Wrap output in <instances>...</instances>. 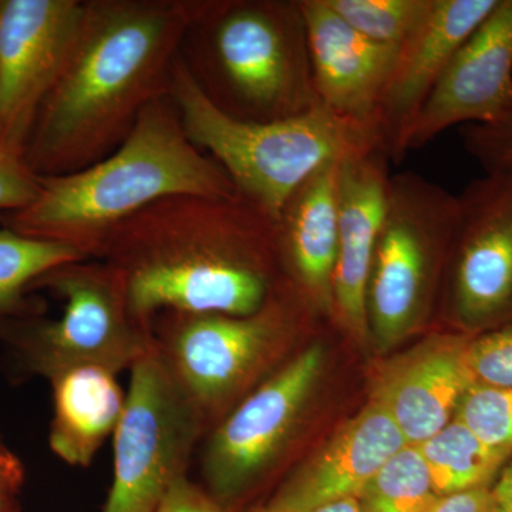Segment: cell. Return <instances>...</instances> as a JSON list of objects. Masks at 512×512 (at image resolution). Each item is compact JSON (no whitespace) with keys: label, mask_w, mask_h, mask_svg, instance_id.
Masks as SVG:
<instances>
[{"label":"cell","mask_w":512,"mask_h":512,"mask_svg":"<svg viewBox=\"0 0 512 512\" xmlns=\"http://www.w3.org/2000/svg\"><path fill=\"white\" fill-rule=\"evenodd\" d=\"M100 261L119 278L131 313L248 316L285 284L276 221L244 195H174L114 229Z\"/></svg>","instance_id":"cell-1"},{"label":"cell","mask_w":512,"mask_h":512,"mask_svg":"<svg viewBox=\"0 0 512 512\" xmlns=\"http://www.w3.org/2000/svg\"><path fill=\"white\" fill-rule=\"evenodd\" d=\"M200 0H83L79 29L33 124L23 160L39 177L110 156L171 72Z\"/></svg>","instance_id":"cell-2"},{"label":"cell","mask_w":512,"mask_h":512,"mask_svg":"<svg viewBox=\"0 0 512 512\" xmlns=\"http://www.w3.org/2000/svg\"><path fill=\"white\" fill-rule=\"evenodd\" d=\"M35 200L0 214V227L100 259L114 229L174 195L237 197L214 158L185 133L170 93L151 101L110 156L76 173L39 177Z\"/></svg>","instance_id":"cell-3"},{"label":"cell","mask_w":512,"mask_h":512,"mask_svg":"<svg viewBox=\"0 0 512 512\" xmlns=\"http://www.w3.org/2000/svg\"><path fill=\"white\" fill-rule=\"evenodd\" d=\"M180 57L234 119L268 123L322 107L298 0H200Z\"/></svg>","instance_id":"cell-4"},{"label":"cell","mask_w":512,"mask_h":512,"mask_svg":"<svg viewBox=\"0 0 512 512\" xmlns=\"http://www.w3.org/2000/svg\"><path fill=\"white\" fill-rule=\"evenodd\" d=\"M168 93L194 146L214 158L239 194L275 221L296 188L322 165L375 148L386 151L376 127L323 107L268 123L234 119L208 100L180 53Z\"/></svg>","instance_id":"cell-5"},{"label":"cell","mask_w":512,"mask_h":512,"mask_svg":"<svg viewBox=\"0 0 512 512\" xmlns=\"http://www.w3.org/2000/svg\"><path fill=\"white\" fill-rule=\"evenodd\" d=\"M35 289L62 299L59 318L0 319V340L29 375L50 382L79 367L116 375L136 365L156 342L150 326L134 318L119 278L103 261L57 266L37 279Z\"/></svg>","instance_id":"cell-6"},{"label":"cell","mask_w":512,"mask_h":512,"mask_svg":"<svg viewBox=\"0 0 512 512\" xmlns=\"http://www.w3.org/2000/svg\"><path fill=\"white\" fill-rule=\"evenodd\" d=\"M457 217L458 197L446 188L412 171L390 175L366 299L379 348L402 342L426 318Z\"/></svg>","instance_id":"cell-7"},{"label":"cell","mask_w":512,"mask_h":512,"mask_svg":"<svg viewBox=\"0 0 512 512\" xmlns=\"http://www.w3.org/2000/svg\"><path fill=\"white\" fill-rule=\"evenodd\" d=\"M130 370L126 407L114 433V480L103 512H156L174 481L185 476L204 423L157 339Z\"/></svg>","instance_id":"cell-8"},{"label":"cell","mask_w":512,"mask_h":512,"mask_svg":"<svg viewBox=\"0 0 512 512\" xmlns=\"http://www.w3.org/2000/svg\"><path fill=\"white\" fill-rule=\"evenodd\" d=\"M302 303L285 284L248 316L163 313L164 338L157 340L158 348L202 421L268 365L298 323Z\"/></svg>","instance_id":"cell-9"},{"label":"cell","mask_w":512,"mask_h":512,"mask_svg":"<svg viewBox=\"0 0 512 512\" xmlns=\"http://www.w3.org/2000/svg\"><path fill=\"white\" fill-rule=\"evenodd\" d=\"M457 197L448 311L460 333L478 336L512 325V174L484 173Z\"/></svg>","instance_id":"cell-10"},{"label":"cell","mask_w":512,"mask_h":512,"mask_svg":"<svg viewBox=\"0 0 512 512\" xmlns=\"http://www.w3.org/2000/svg\"><path fill=\"white\" fill-rule=\"evenodd\" d=\"M322 346L303 350L245 397L205 448L204 477L215 500H231L259 480L282 453L322 375Z\"/></svg>","instance_id":"cell-11"},{"label":"cell","mask_w":512,"mask_h":512,"mask_svg":"<svg viewBox=\"0 0 512 512\" xmlns=\"http://www.w3.org/2000/svg\"><path fill=\"white\" fill-rule=\"evenodd\" d=\"M83 0H0V151L22 157L79 29Z\"/></svg>","instance_id":"cell-12"},{"label":"cell","mask_w":512,"mask_h":512,"mask_svg":"<svg viewBox=\"0 0 512 512\" xmlns=\"http://www.w3.org/2000/svg\"><path fill=\"white\" fill-rule=\"evenodd\" d=\"M512 113V0L493 12L448 63L402 143V158L448 128L481 126Z\"/></svg>","instance_id":"cell-13"},{"label":"cell","mask_w":512,"mask_h":512,"mask_svg":"<svg viewBox=\"0 0 512 512\" xmlns=\"http://www.w3.org/2000/svg\"><path fill=\"white\" fill-rule=\"evenodd\" d=\"M390 158L383 148L338 164V259L333 313L353 339L369 338L367 285L382 229Z\"/></svg>","instance_id":"cell-14"},{"label":"cell","mask_w":512,"mask_h":512,"mask_svg":"<svg viewBox=\"0 0 512 512\" xmlns=\"http://www.w3.org/2000/svg\"><path fill=\"white\" fill-rule=\"evenodd\" d=\"M298 2L320 106L379 130L377 113L399 49L367 39L330 9L326 0Z\"/></svg>","instance_id":"cell-15"},{"label":"cell","mask_w":512,"mask_h":512,"mask_svg":"<svg viewBox=\"0 0 512 512\" xmlns=\"http://www.w3.org/2000/svg\"><path fill=\"white\" fill-rule=\"evenodd\" d=\"M498 0H433L419 29L397 52L377 113L387 156L402 160L407 130L460 47L493 12Z\"/></svg>","instance_id":"cell-16"},{"label":"cell","mask_w":512,"mask_h":512,"mask_svg":"<svg viewBox=\"0 0 512 512\" xmlns=\"http://www.w3.org/2000/svg\"><path fill=\"white\" fill-rule=\"evenodd\" d=\"M473 336L436 335L397 357L376 379L370 402L392 417L407 444L419 446L456 419L473 386L467 348Z\"/></svg>","instance_id":"cell-17"},{"label":"cell","mask_w":512,"mask_h":512,"mask_svg":"<svg viewBox=\"0 0 512 512\" xmlns=\"http://www.w3.org/2000/svg\"><path fill=\"white\" fill-rule=\"evenodd\" d=\"M406 444L386 410L369 402L286 483L272 503L293 512H311L357 498Z\"/></svg>","instance_id":"cell-18"},{"label":"cell","mask_w":512,"mask_h":512,"mask_svg":"<svg viewBox=\"0 0 512 512\" xmlns=\"http://www.w3.org/2000/svg\"><path fill=\"white\" fill-rule=\"evenodd\" d=\"M338 164L322 165L309 175L276 221L286 284L303 302L330 313L338 259Z\"/></svg>","instance_id":"cell-19"},{"label":"cell","mask_w":512,"mask_h":512,"mask_svg":"<svg viewBox=\"0 0 512 512\" xmlns=\"http://www.w3.org/2000/svg\"><path fill=\"white\" fill-rule=\"evenodd\" d=\"M50 383V448L70 466H90L101 444L116 433L127 394L121 390L116 375L101 367L69 370Z\"/></svg>","instance_id":"cell-20"},{"label":"cell","mask_w":512,"mask_h":512,"mask_svg":"<svg viewBox=\"0 0 512 512\" xmlns=\"http://www.w3.org/2000/svg\"><path fill=\"white\" fill-rule=\"evenodd\" d=\"M417 447L439 497L491 487L512 457L488 446L458 419Z\"/></svg>","instance_id":"cell-21"},{"label":"cell","mask_w":512,"mask_h":512,"mask_svg":"<svg viewBox=\"0 0 512 512\" xmlns=\"http://www.w3.org/2000/svg\"><path fill=\"white\" fill-rule=\"evenodd\" d=\"M82 252L0 227V319L42 315L28 292L40 276L69 262L86 261Z\"/></svg>","instance_id":"cell-22"},{"label":"cell","mask_w":512,"mask_h":512,"mask_svg":"<svg viewBox=\"0 0 512 512\" xmlns=\"http://www.w3.org/2000/svg\"><path fill=\"white\" fill-rule=\"evenodd\" d=\"M437 495L419 447L406 444L357 497L362 512H427Z\"/></svg>","instance_id":"cell-23"},{"label":"cell","mask_w":512,"mask_h":512,"mask_svg":"<svg viewBox=\"0 0 512 512\" xmlns=\"http://www.w3.org/2000/svg\"><path fill=\"white\" fill-rule=\"evenodd\" d=\"M329 8L367 39L397 47L419 29L433 0H326Z\"/></svg>","instance_id":"cell-24"},{"label":"cell","mask_w":512,"mask_h":512,"mask_svg":"<svg viewBox=\"0 0 512 512\" xmlns=\"http://www.w3.org/2000/svg\"><path fill=\"white\" fill-rule=\"evenodd\" d=\"M456 419L488 446L512 456V387L473 384L461 399Z\"/></svg>","instance_id":"cell-25"},{"label":"cell","mask_w":512,"mask_h":512,"mask_svg":"<svg viewBox=\"0 0 512 512\" xmlns=\"http://www.w3.org/2000/svg\"><path fill=\"white\" fill-rule=\"evenodd\" d=\"M467 366L478 386L512 387V325L473 336Z\"/></svg>","instance_id":"cell-26"},{"label":"cell","mask_w":512,"mask_h":512,"mask_svg":"<svg viewBox=\"0 0 512 512\" xmlns=\"http://www.w3.org/2000/svg\"><path fill=\"white\" fill-rule=\"evenodd\" d=\"M461 137L484 173L512 174V113L495 123L467 126Z\"/></svg>","instance_id":"cell-27"},{"label":"cell","mask_w":512,"mask_h":512,"mask_svg":"<svg viewBox=\"0 0 512 512\" xmlns=\"http://www.w3.org/2000/svg\"><path fill=\"white\" fill-rule=\"evenodd\" d=\"M39 190V175L22 157L0 151V214L28 207Z\"/></svg>","instance_id":"cell-28"},{"label":"cell","mask_w":512,"mask_h":512,"mask_svg":"<svg viewBox=\"0 0 512 512\" xmlns=\"http://www.w3.org/2000/svg\"><path fill=\"white\" fill-rule=\"evenodd\" d=\"M156 512H224L221 504L185 476L178 478L164 495Z\"/></svg>","instance_id":"cell-29"},{"label":"cell","mask_w":512,"mask_h":512,"mask_svg":"<svg viewBox=\"0 0 512 512\" xmlns=\"http://www.w3.org/2000/svg\"><path fill=\"white\" fill-rule=\"evenodd\" d=\"M427 512H494L491 487L441 495Z\"/></svg>","instance_id":"cell-30"},{"label":"cell","mask_w":512,"mask_h":512,"mask_svg":"<svg viewBox=\"0 0 512 512\" xmlns=\"http://www.w3.org/2000/svg\"><path fill=\"white\" fill-rule=\"evenodd\" d=\"M25 481L22 461L0 437V497H18Z\"/></svg>","instance_id":"cell-31"},{"label":"cell","mask_w":512,"mask_h":512,"mask_svg":"<svg viewBox=\"0 0 512 512\" xmlns=\"http://www.w3.org/2000/svg\"><path fill=\"white\" fill-rule=\"evenodd\" d=\"M494 512H512V457L491 485Z\"/></svg>","instance_id":"cell-32"},{"label":"cell","mask_w":512,"mask_h":512,"mask_svg":"<svg viewBox=\"0 0 512 512\" xmlns=\"http://www.w3.org/2000/svg\"><path fill=\"white\" fill-rule=\"evenodd\" d=\"M311 512H362V510H360L357 498H348V500H340L336 501V503L322 505V507L316 508V510Z\"/></svg>","instance_id":"cell-33"},{"label":"cell","mask_w":512,"mask_h":512,"mask_svg":"<svg viewBox=\"0 0 512 512\" xmlns=\"http://www.w3.org/2000/svg\"><path fill=\"white\" fill-rule=\"evenodd\" d=\"M0 512H20L18 498L0 497Z\"/></svg>","instance_id":"cell-34"},{"label":"cell","mask_w":512,"mask_h":512,"mask_svg":"<svg viewBox=\"0 0 512 512\" xmlns=\"http://www.w3.org/2000/svg\"><path fill=\"white\" fill-rule=\"evenodd\" d=\"M255 512H293V511L288 510V508L282 507V505L271 503L269 505H266V507L261 508V510H258Z\"/></svg>","instance_id":"cell-35"}]
</instances>
